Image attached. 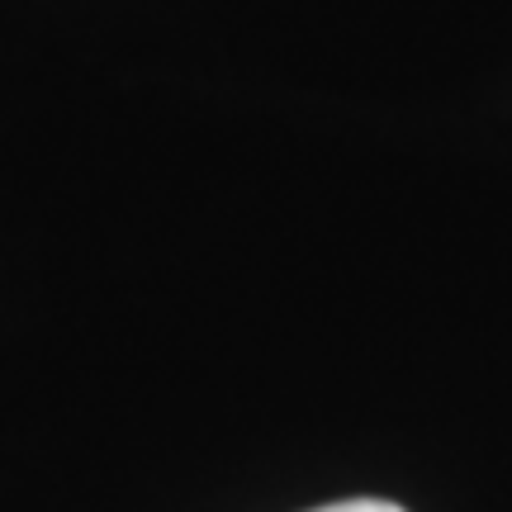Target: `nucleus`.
Here are the masks:
<instances>
[{
	"label": "nucleus",
	"instance_id": "1",
	"mask_svg": "<svg viewBox=\"0 0 512 512\" xmlns=\"http://www.w3.org/2000/svg\"><path fill=\"white\" fill-rule=\"evenodd\" d=\"M313 512H403V508L389 503V498H347V503H328V508H313Z\"/></svg>",
	"mask_w": 512,
	"mask_h": 512
}]
</instances>
